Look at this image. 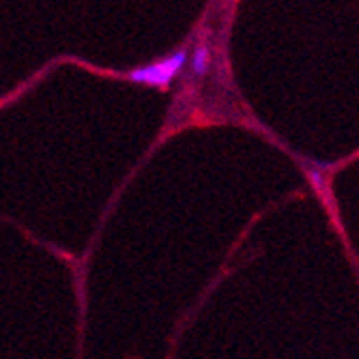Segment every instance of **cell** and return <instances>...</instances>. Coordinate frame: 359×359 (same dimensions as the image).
<instances>
[{"label": "cell", "instance_id": "cell-1", "mask_svg": "<svg viewBox=\"0 0 359 359\" xmlns=\"http://www.w3.org/2000/svg\"><path fill=\"white\" fill-rule=\"evenodd\" d=\"M189 62V50L187 48H177L173 50L169 57L151 62L147 66H138L128 73V79L140 86H149V88H169L173 79L182 73L184 66Z\"/></svg>", "mask_w": 359, "mask_h": 359}, {"label": "cell", "instance_id": "cell-2", "mask_svg": "<svg viewBox=\"0 0 359 359\" xmlns=\"http://www.w3.org/2000/svg\"><path fill=\"white\" fill-rule=\"evenodd\" d=\"M208 68H210V48L206 42H202L191 55V70L195 77H204L208 73Z\"/></svg>", "mask_w": 359, "mask_h": 359}]
</instances>
